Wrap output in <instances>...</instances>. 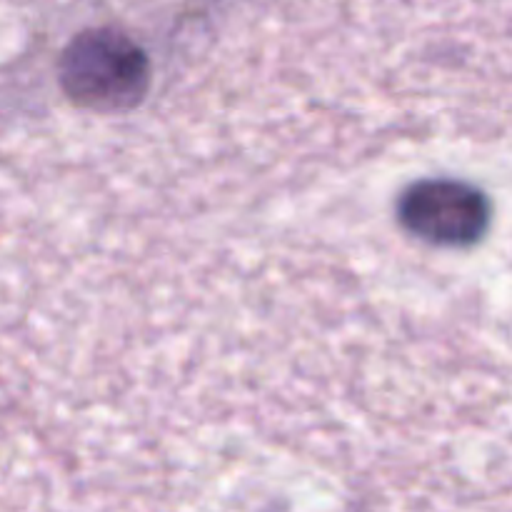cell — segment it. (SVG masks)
Returning <instances> with one entry per match:
<instances>
[{
  "label": "cell",
  "mask_w": 512,
  "mask_h": 512,
  "mask_svg": "<svg viewBox=\"0 0 512 512\" xmlns=\"http://www.w3.org/2000/svg\"><path fill=\"white\" fill-rule=\"evenodd\" d=\"M395 213L400 228L415 240L448 250L473 248L493 223L485 190L460 178L415 180L400 193Z\"/></svg>",
  "instance_id": "2"
},
{
  "label": "cell",
  "mask_w": 512,
  "mask_h": 512,
  "mask_svg": "<svg viewBox=\"0 0 512 512\" xmlns=\"http://www.w3.org/2000/svg\"><path fill=\"white\" fill-rule=\"evenodd\" d=\"M150 83V55L133 35L113 25L80 30L60 53V90L88 113H130L148 98Z\"/></svg>",
  "instance_id": "1"
}]
</instances>
